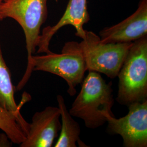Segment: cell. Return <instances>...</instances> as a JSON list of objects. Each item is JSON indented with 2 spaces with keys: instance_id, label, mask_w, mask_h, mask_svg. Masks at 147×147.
I'll return each instance as SVG.
<instances>
[{
  "instance_id": "obj_10",
  "label": "cell",
  "mask_w": 147,
  "mask_h": 147,
  "mask_svg": "<svg viewBox=\"0 0 147 147\" xmlns=\"http://www.w3.org/2000/svg\"><path fill=\"white\" fill-rule=\"evenodd\" d=\"M15 89L11 81L9 69L3 57L0 44V107L16 117L25 135L28 131L30 123L27 122L20 113L22 105H18L15 99Z\"/></svg>"
},
{
  "instance_id": "obj_9",
  "label": "cell",
  "mask_w": 147,
  "mask_h": 147,
  "mask_svg": "<svg viewBox=\"0 0 147 147\" xmlns=\"http://www.w3.org/2000/svg\"><path fill=\"white\" fill-rule=\"evenodd\" d=\"M89 21L87 0H69L63 16L56 24L46 27L39 37L37 53H51L49 45L53 36L63 27L71 25L76 30L75 35L82 39L85 38L84 24Z\"/></svg>"
},
{
  "instance_id": "obj_3",
  "label": "cell",
  "mask_w": 147,
  "mask_h": 147,
  "mask_svg": "<svg viewBox=\"0 0 147 147\" xmlns=\"http://www.w3.org/2000/svg\"><path fill=\"white\" fill-rule=\"evenodd\" d=\"M117 77L119 104L128 107L147 100V36L132 42Z\"/></svg>"
},
{
  "instance_id": "obj_1",
  "label": "cell",
  "mask_w": 147,
  "mask_h": 147,
  "mask_svg": "<svg viewBox=\"0 0 147 147\" xmlns=\"http://www.w3.org/2000/svg\"><path fill=\"white\" fill-rule=\"evenodd\" d=\"M34 71L47 72L62 78L68 86V93L74 96L76 93V87L82 82L87 69L79 42L70 41L65 43L60 53L51 52L44 55H33L29 67L16 89H22Z\"/></svg>"
},
{
  "instance_id": "obj_7",
  "label": "cell",
  "mask_w": 147,
  "mask_h": 147,
  "mask_svg": "<svg viewBox=\"0 0 147 147\" xmlns=\"http://www.w3.org/2000/svg\"><path fill=\"white\" fill-rule=\"evenodd\" d=\"M61 113L58 107L47 106L36 112L30 123L25 140L20 147H51L61 129Z\"/></svg>"
},
{
  "instance_id": "obj_11",
  "label": "cell",
  "mask_w": 147,
  "mask_h": 147,
  "mask_svg": "<svg viewBox=\"0 0 147 147\" xmlns=\"http://www.w3.org/2000/svg\"><path fill=\"white\" fill-rule=\"evenodd\" d=\"M58 107L60 110L61 117V129L55 147H76V143L82 145L80 138L81 127L79 123L74 120L65 105L64 99L61 95L57 96Z\"/></svg>"
},
{
  "instance_id": "obj_6",
  "label": "cell",
  "mask_w": 147,
  "mask_h": 147,
  "mask_svg": "<svg viewBox=\"0 0 147 147\" xmlns=\"http://www.w3.org/2000/svg\"><path fill=\"white\" fill-rule=\"evenodd\" d=\"M129 112L119 118L107 117V131L119 135L125 147H147V100L129 105Z\"/></svg>"
},
{
  "instance_id": "obj_4",
  "label": "cell",
  "mask_w": 147,
  "mask_h": 147,
  "mask_svg": "<svg viewBox=\"0 0 147 147\" xmlns=\"http://www.w3.org/2000/svg\"><path fill=\"white\" fill-rule=\"evenodd\" d=\"M47 0H5L0 7L2 20L9 18L22 28L26 40L27 68L36 52L40 28L47 19Z\"/></svg>"
},
{
  "instance_id": "obj_12",
  "label": "cell",
  "mask_w": 147,
  "mask_h": 147,
  "mask_svg": "<svg viewBox=\"0 0 147 147\" xmlns=\"http://www.w3.org/2000/svg\"><path fill=\"white\" fill-rule=\"evenodd\" d=\"M0 129L11 142L20 144L25 139V134L13 114L0 107Z\"/></svg>"
},
{
  "instance_id": "obj_2",
  "label": "cell",
  "mask_w": 147,
  "mask_h": 147,
  "mask_svg": "<svg viewBox=\"0 0 147 147\" xmlns=\"http://www.w3.org/2000/svg\"><path fill=\"white\" fill-rule=\"evenodd\" d=\"M81 89L69 112L73 117L84 121L85 126L95 129L107 122V117L115 116L112 83L106 82L100 73L88 71L84 79Z\"/></svg>"
},
{
  "instance_id": "obj_14",
  "label": "cell",
  "mask_w": 147,
  "mask_h": 147,
  "mask_svg": "<svg viewBox=\"0 0 147 147\" xmlns=\"http://www.w3.org/2000/svg\"><path fill=\"white\" fill-rule=\"evenodd\" d=\"M4 1H5V0H4Z\"/></svg>"
},
{
  "instance_id": "obj_13",
  "label": "cell",
  "mask_w": 147,
  "mask_h": 147,
  "mask_svg": "<svg viewBox=\"0 0 147 147\" xmlns=\"http://www.w3.org/2000/svg\"><path fill=\"white\" fill-rule=\"evenodd\" d=\"M3 1H4V0H0V7H1V6L2 3L3 2ZM2 20H2L1 16H0V21H2Z\"/></svg>"
},
{
  "instance_id": "obj_8",
  "label": "cell",
  "mask_w": 147,
  "mask_h": 147,
  "mask_svg": "<svg viewBox=\"0 0 147 147\" xmlns=\"http://www.w3.org/2000/svg\"><path fill=\"white\" fill-rule=\"evenodd\" d=\"M147 36V0H141L131 16L117 24L105 27L99 32L104 43L132 42Z\"/></svg>"
},
{
  "instance_id": "obj_5",
  "label": "cell",
  "mask_w": 147,
  "mask_h": 147,
  "mask_svg": "<svg viewBox=\"0 0 147 147\" xmlns=\"http://www.w3.org/2000/svg\"><path fill=\"white\" fill-rule=\"evenodd\" d=\"M132 42L104 43L93 32L86 30L85 38L79 44L87 71L104 74L114 79L117 77Z\"/></svg>"
}]
</instances>
